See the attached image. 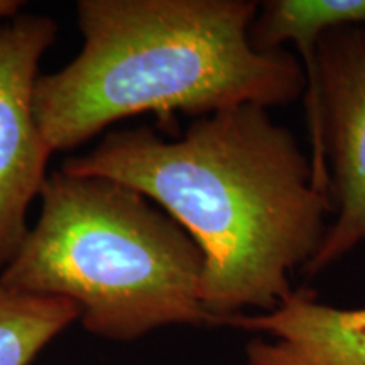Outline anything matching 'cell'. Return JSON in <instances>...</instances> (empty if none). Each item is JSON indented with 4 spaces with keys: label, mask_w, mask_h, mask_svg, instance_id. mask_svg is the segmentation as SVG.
Here are the masks:
<instances>
[{
    "label": "cell",
    "mask_w": 365,
    "mask_h": 365,
    "mask_svg": "<svg viewBox=\"0 0 365 365\" xmlns=\"http://www.w3.org/2000/svg\"><path fill=\"white\" fill-rule=\"evenodd\" d=\"M63 171L143 193L202 250V303L213 325L244 308L272 312L327 234L330 193L293 132L254 103L195 118L181 139L113 130Z\"/></svg>",
    "instance_id": "1"
},
{
    "label": "cell",
    "mask_w": 365,
    "mask_h": 365,
    "mask_svg": "<svg viewBox=\"0 0 365 365\" xmlns=\"http://www.w3.org/2000/svg\"><path fill=\"white\" fill-rule=\"evenodd\" d=\"M254 0H80L83 48L39 75L34 113L54 150L75 149L124 118H196L237 105L271 108L307 90L289 51L254 48Z\"/></svg>",
    "instance_id": "2"
},
{
    "label": "cell",
    "mask_w": 365,
    "mask_h": 365,
    "mask_svg": "<svg viewBox=\"0 0 365 365\" xmlns=\"http://www.w3.org/2000/svg\"><path fill=\"white\" fill-rule=\"evenodd\" d=\"M203 266L188 232L143 193L59 170L0 282L70 301L90 333L132 341L164 327L213 325L202 303Z\"/></svg>",
    "instance_id": "3"
},
{
    "label": "cell",
    "mask_w": 365,
    "mask_h": 365,
    "mask_svg": "<svg viewBox=\"0 0 365 365\" xmlns=\"http://www.w3.org/2000/svg\"><path fill=\"white\" fill-rule=\"evenodd\" d=\"M307 105L314 180L330 191L336 213L304 266L313 276L365 244V27L345 26L322 34L317 81Z\"/></svg>",
    "instance_id": "4"
},
{
    "label": "cell",
    "mask_w": 365,
    "mask_h": 365,
    "mask_svg": "<svg viewBox=\"0 0 365 365\" xmlns=\"http://www.w3.org/2000/svg\"><path fill=\"white\" fill-rule=\"evenodd\" d=\"M58 26L48 16H14L0 22V269L21 249L27 212L48 180L53 149L34 113L39 61Z\"/></svg>",
    "instance_id": "5"
},
{
    "label": "cell",
    "mask_w": 365,
    "mask_h": 365,
    "mask_svg": "<svg viewBox=\"0 0 365 365\" xmlns=\"http://www.w3.org/2000/svg\"><path fill=\"white\" fill-rule=\"evenodd\" d=\"M223 325L266 335L247 344V365H365V308L319 303L309 291L293 289L272 312Z\"/></svg>",
    "instance_id": "6"
},
{
    "label": "cell",
    "mask_w": 365,
    "mask_h": 365,
    "mask_svg": "<svg viewBox=\"0 0 365 365\" xmlns=\"http://www.w3.org/2000/svg\"><path fill=\"white\" fill-rule=\"evenodd\" d=\"M250 41L259 51H281L294 43L303 59L307 93L317 81V48L323 33L345 26L365 27V0H269L259 4Z\"/></svg>",
    "instance_id": "7"
},
{
    "label": "cell",
    "mask_w": 365,
    "mask_h": 365,
    "mask_svg": "<svg viewBox=\"0 0 365 365\" xmlns=\"http://www.w3.org/2000/svg\"><path fill=\"white\" fill-rule=\"evenodd\" d=\"M78 318L70 301L21 293L0 282V365H29Z\"/></svg>",
    "instance_id": "8"
},
{
    "label": "cell",
    "mask_w": 365,
    "mask_h": 365,
    "mask_svg": "<svg viewBox=\"0 0 365 365\" xmlns=\"http://www.w3.org/2000/svg\"><path fill=\"white\" fill-rule=\"evenodd\" d=\"M21 6L22 2H19V0H0V22L17 16Z\"/></svg>",
    "instance_id": "9"
}]
</instances>
